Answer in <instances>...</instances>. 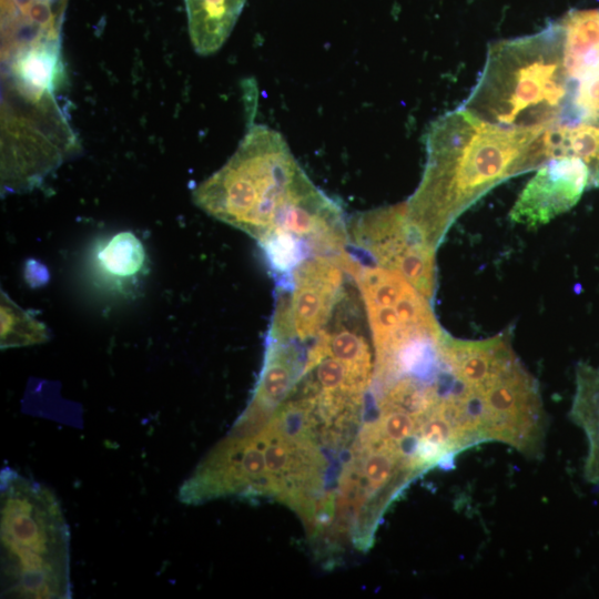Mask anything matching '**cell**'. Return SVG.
<instances>
[{
    "label": "cell",
    "instance_id": "6da1fadb",
    "mask_svg": "<svg viewBox=\"0 0 599 599\" xmlns=\"http://www.w3.org/2000/svg\"><path fill=\"white\" fill-rule=\"evenodd\" d=\"M548 128L504 126L459 108L426 133V164L406 202L408 216L437 248L454 221L502 181L547 162Z\"/></svg>",
    "mask_w": 599,
    "mask_h": 599
},
{
    "label": "cell",
    "instance_id": "7a4b0ae2",
    "mask_svg": "<svg viewBox=\"0 0 599 599\" xmlns=\"http://www.w3.org/2000/svg\"><path fill=\"white\" fill-rule=\"evenodd\" d=\"M0 488L1 598H70V534L55 495L8 467Z\"/></svg>",
    "mask_w": 599,
    "mask_h": 599
},
{
    "label": "cell",
    "instance_id": "3957f363",
    "mask_svg": "<svg viewBox=\"0 0 599 599\" xmlns=\"http://www.w3.org/2000/svg\"><path fill=\"white\" fill-rule=\"evenodd\" d=\"M558 22L489 47L480 77L460 108L504 126L549 128L570 100ZM571 101V100H570Z\"/></svg>",
    "mask_w": 599,
    "mask_h": 599
},
{
    "label": "cell",
    "instance_id": "277c9868",
    "mask_svg": "<svg viewBox=\"0 0 599 599\" xmlns=\"http://www.w3.org/2000/svg\"><path fill=\"white\" fill-rule=\"evenodd\" d=\"M309 181L282 134L254 123L227 162L193 190L192 200L258 241Z\"/></svg>",
    "mask_w": 599,
    "mask_h": 599
},
{
    "label": "cell",
    "instance_id": "5b68a950",
    "mask_svg": "<svg viewBox=\"0 0 599 599\" xmlns=\"http://www.w3.org/2000/svg\"><path fill=\"white\" fill-rule=\"evenodd\" d=\"M347 274L355 278L367 312L375 358L441 337L444 331L430 301L403 275L380 266H364L355 260Z\"/></svg>",
    "mask_w": 599,
    "mask_h": 599
},
{
    "label": "cell",
    "instance_id": "8992f818",
    "mask_svg": "<svg viewBox=\"0 0 599 599\" xmlns=\"http://www.w3.org/2000/svg\"><path fill=\"white\" fill-rule=\"evenodd\" d=\"M474 395L481 410L485 441L502 443L529 458H540L547 429L540 392L517 356Z\"/></svg>",
    "mask_w": 599,
    "mask_h": 599
},
{
    "label": "cell",
    "instance_id": "52a82bcc",
    "mask_svg": "<svg viewBox=\"0 0 599 599\" xmlns=\"http://www.w3.org/2000/svg\"><path fill=\"white\" fill-rule=\"evenodd\" d=\"M348 235L378 266L399 273L433 298L436 247L409 219L406 202L357 214Z\"/></svg>",
    "mask_w": 599,
    "mask_h": 599
},
{
    "label": "cell",
    "instance_id": "ba28073f",
    "mask_svg": "<svg viewBox=\"0 0 599 599\" xmlns=\"http://www.w3.org/2000/svg\"><path fill=\"white\" fill-rule=\"evenodd\" d=\"M339 257L312 255L292 273L278 297L268 333L296 341L315 338L343 297Z\"/></svg>",
    "mask_w": 599,
    "mask_h": 599
},
{
    "label": "cell",
    "instance_id": "9c48e42d",
    "mask_svg": "<svg viewBox=\"0 0 599 599\" xmlns=\"http://www.w3.org/2000/svg\"><path fill=\"white\" fill-rule=\"evenodd\" d=\"M589 183V171L578 158H557L544 163L527 183L510 219L529 227L542 225L570 210Z\"/></svg>",
    "mask_w": 599,
    "mask_h": 599
},
{
    "label": "cell",
    "instance_id": "30bf717a",
    "mask_svg": "<svg viewBox=\"0 0 599 599\" xmlns=\"http://www.w3.org/2000/svg\"><path fill=\"white\" fill-rule=\"evenodd\" d=\"M296 339L268 333L263 367L253 395L230 433L246 435L260 429L288 397L298 382L305 356Z\"/></svg>",
    "mask_w": 599,
    "mask_h": 599
},
{
    "label": "cell",
    "instance_id": "8fae6325",
    "mask_svg": "<svg viewBox=\"0 0 599 599\" xmlns=\"http://www.w3.org/2000/svg\"><path fill=\"white\" fill-rule=\"evenodd\" d=\"M558 23L568 77L582 81L599 73V10H575Z\"/></svg>",
    "mask_w": 599,
    "mask_h": 599
},
{
    "label": "cell",
    "instance_id": "7c38bea8",
    "mask_svg": "<svg viewBox=\"0 0 599 599\" xmlns=\"http://www.w3.org/2000/svg\"><path fill=\"white\" fill-rule=\"evenodd\" d=\"M246 0H184L189 32L201 55L217 51L232 32Z\"/></svg>",
    "mask_w": 599,
    "mask_h": 599
},
{
    "label": "cell",
    "instance_id": "4fadbf2b",
    "mask_svg": "<svg viewBox=\"0 0 599 599\" xmlns=\"http://www.w3.org/2000/svg\"><path fill=\"white\" fill-rule=\"evenodd\" d=\"M547 160L578 158L589 171L588 186H599V115L593 114L576 125L556 123L544 133Z\"/></svg>",
    "mask_w": 599,
    "mask_h": 599
},
{
    "label": "cell",
    "instance_id": "5bb4252c",
    "mask_svg": "<svg viewBox=\"0 0 599 599\" xmlns=\"http://www.w3.org/2000/svg\"><path fill=\"white\" fill-rule=\"evenodd\" d=\"M99 270L112 282H129L146 265V252L135 234L120 232L105 241L95 255Z\"/></svg>",
    "mask_w": 599,
    "mask_h": 599
},
{
    "label": "cell",
    "instance_id": "9a60e30c",
    "mask_svg": "<svg viewBox=\"0 0 599 599\" xmlns=\"http://www.w3.org/2000/svg\"><path fill=\"white\" fill-rule=\"evenodd\" d=\"M257 242L277 280V288H285L294 270L311 256L302 240L278 227H272Z\"/></svg>",
    "mask_w": 599,
    "mask_h": 599
},
{
    "label": "cell",
    "instance_id": "2e32d148",
    "mask_svg": "<svg viewBox=\"0 0 599 599\" xmlns=\"http://www.w3.org/2000/svg\"><path fill=\"white\" fill-rule=\"evenodd\" d=\"M0 298L2 349L31 346L49 341V329L42 322L17 305L3 291Z\"/></svg>",
    "mask_w": 599,
    "mask_h": 599
}]
</instances>
